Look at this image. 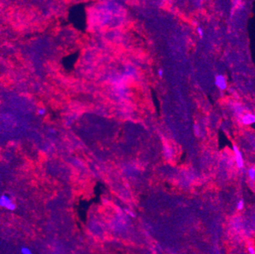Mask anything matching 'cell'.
Here are the masks:
<instances>
[{"label":"cell","mask_w":255,"mask_h":254,"mask_svg":"<svg viewBox=\"0 0 255 254\" xmlns=\"http://www.w3.org/2000/svg\"><path fill=\"white\" fill-rule=\"evenodd\" d=\"M247 175H248L249 178H250L252 181H255V167H250V168L248 169Z\"/></svg>","instance_id":"5b68a950"},{"label":"cell","mask_w":255,"mask_h":254,"mask_svg":"<svg viewBox=\"0 0 255 254\" xmlns=\"http://www.w3.org/2000/svg\"><path fill=\"white\" fill-rule=\"evenodd\" d=\"M215 84L217 86L218 88L223 91L227 88V82L224 76L223 75H218L215 79Z\"/></svg>","instance_id":"3957f363"},{"label":"cell","mask_w":255,"mask_h":254,"mask_svg":"<svg viewBox=\"0 0 255 254\" xmlns=\"http://www.w3.org/2000/svg\"><path fill=\"white\" fill-rule=\"evenodd\" d=\"M21 254H33L31 250H30L28 247H22L21 249Z\"/></svg>","instance_id":"52a82bcc"},{"label":"cell","mask_w":255,"mask_h":254,"mask_svg":"<svg viewBox=\"0 0 255 254\" xmlns=\"http://www.w3.org/2000/svg\"><path fill=\"white\" fill-rule=\"evenodd\" d=\"M38 112L39 115H44L45 114V113H46V110H45V108H41L38 110Z\"/></svg>","instance_id":"8fae6325"},{"label":"cell","mask_w":255,"mask_h":254,"mask_svg":"<svg viewBox=\"0 0 255 254\" xmlns=\"http://www.w3.org/2000/svg\"><path fill=\"white\" fill-rule=\"evenodd\" d=\"M157 74H158V76H159L160 78L163 77V76H164V71H163V69H158Z\"/></svg>","instance_id":"30bf717a"},{"label":"cell","mask_w":255,"mask_h":254,"mask_svg":"<svg viewBox=\"0 0 255 254\" xmlns=\"http://www.w3.org/2000/svg\"><path fill=\"white\" fill-rule=\"evenodd\" d=\"M244 207V202L242 199H240L238 202H237V205H236V208H237L238 211H241L242 209Z\"/></svg>","instance_id":"8992f818"},{"label":"cell","mask_w":255,"mask_h":254,"mask_svg":"<svg viewBox=\"0 0 255 254\" xmlns=\"http://www.w3.org/2000/svg\"><path fill=\"white\" fill-rule=\"evenodd\" d=\"M196 31H197V34H199V36L200 37H203L204 33H203V30L202 29V28H200V27H198L197 29H196Z\"/></svg>","instance_id":"ba28073f"},{"label":"cell","mask_w":255,"mask_h":254,"mask_svg":"<svg viewBox=\"0 0 255 254\" xmlns=\"http://www.w3.org/2000/svg\"><path fill=\"white\" fill-rule=\"evenodd\" d=\"M232 150L234 151L236 165H237V167H238V168H242V167H244V158L241 151H240L239 148L238 147L237 145H235L232 146Z\"/></svg>","instance_id":"6da1fadb"},{"label":"cell","mask_w":255,"mask_h":254,"mask_svg":"<svg viewBox=\"0 0 255 254\" xmlns=\"http://www.w3.org/2000/svg\"><path fill=\"white\" fill-rule=\"evenodd\" d=\"M241 123L244 125H250L255 123V115L253 113H247L241 117Z\"/></svg>","instance_id":"277c9868"},{"label":"cell","mask_w":255,"mask_h":254,"mask_svg":"<svg viewBox=\"0 0 255 254\" xmlns=\"http://www.w3.org/2000/svg\"><path fill=\"white\" fill-rule=\"evenodd\" d=\"M194 130H195V133H196V134H198L199 132V127L198 126H194Z\"/></svg>","instance_id":"7c38bea8"},{"label":"cell","mask_w":255,"mask_h":254,"mask_svg":"<svg viewBox=\"0 0 255 254\" xmlns=\"http://www.w3.org/2000/svg\"><path fill=\"white\" fill-rule=\"evenodd\" d=\"M247 251L249 254H255V248L253 246H249L247 247Z\"/></svg>","instance_id":"9c48e42d"},{"label":"cell","mask_w":255,"mask_h":254,"mask_svg":"<svg viewBox=\"0 0 255 254\" xmlns=\"http://www.w3.org/2000/svg\"><path fill=\"white\" fill-rule=\"evenodd\" d=\"M0 205L12 211L15 208V205L7 195H2L0 197Z\"/></svg>","instance_id":"7a4b0ae2"}]
</instances>
